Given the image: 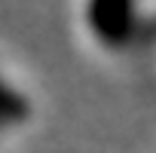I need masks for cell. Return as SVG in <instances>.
Here are the masks:
<instances>
[{"instance_id": "6da1fadb", "label": "cell", "mask_w": 156, "mask_h": 153, "mask_svg": "<svg viewBox=\"0 0 156 153\" xmlns=\"http://www.w3.org/2000/svg\"><path fill=\"white\" fill-rule=\"evenodd\" d=\"M150 6L138 3H89L80 6V31L86 43L110 58L138 55L150 34Z\"/></svg>"}, {"instance_id": "7a4b0ae2", "label": "cell", "mask_w": 156, "mask_h": 153, "mask_svg": "<svg viewBox=\"0 0 156 153\" xmlns=\"http://www.w3.org/2000/svg\"><path fill=\"white\" fill-rule=\"evenodd\" d=\"M34 116H37V104L31 89L9 64L0 61V141L25 135Z\"/></svg>"}]
</instances>
